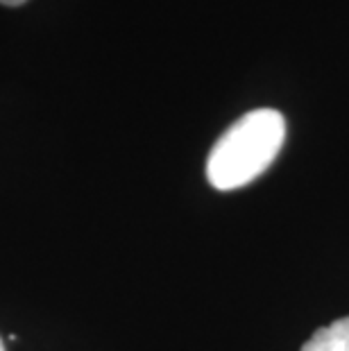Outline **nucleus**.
<instances>
[{
	"label": "nucleus",
	"instance_id": "1",
	"mask_svg": "<svg viewBox=\"0 0 349 351\" xmlns=\"http://www.w3.org/2000/svg\"><path fill=\"white\" fill-rule=\"evenodd\" d=\"M286 138V121L274 109H254L215 141L206 159V179L218 191L254 182L277 159Z\"/></svg>",
	"mask_w": 349,
	"mask_h": 351
},
{
	"label": "nucleus",
	"instance_id": "2",
	"mask_svg": "<svg viewBox=\"0 0 349 351\" xmlns=\"http://www.w3.org/2000/svg\"><path fill=\"white\" fill-rule=\"evenodd\" d=\"M302 351H349V317L322 326L304 342Z\"/></svg>",
	"mask_w": 349,
	"mask_h": 351
},
{
	"label": "nucleus",
	"instance_id": "3",
	"mask_svg": "<svg viewBox=\"0 0 349 351\" xmlns=\"http://www.w3.org/2000/svg\"><path fill=\"white\" fill-rule=\"evenodd\" d=\"M23 3H27V0H0V5H7V7H19Z\"/></svg>",
	"mask_w": 349,
	"mask_h": 351
},
{
	"label": "nucleus",
	"instance_id": "4",
	"mask_svg": "<svg viewBox=\"0 0 349 351\" xmlns=\"http://www.w3.org/2000/svg\"><path fill=\"white\" fill-rule=\"evenodd\" d=\"M0 351H5V345H3V340H0Z\"/></svg>",
	"mask_w": 349,
	"mask_h": 351
}]
</instances>
